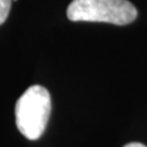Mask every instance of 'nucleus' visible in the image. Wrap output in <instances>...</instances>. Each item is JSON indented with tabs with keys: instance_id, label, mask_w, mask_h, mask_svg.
<instances>
[{
	"instance_id": "f257e3e1",
	"label": "nucleus",
	"mask_w": 147,
	"mask_h": 147,
	"mask_svg": "<svg viewBox=\"0 0 147 147\" xmlns=\"http://www.w3.org/2000/svg\"><path fill=\"white\" fill-rule=\"evenodd\" d=\"M52 100L47 88L34 85L25 91L15 107L16 126L28 140H37L43 135L49 120Z\"/></svg>"
},
{
	"instance_id": "7ed1b4c3",
	"label": "nucleus",
	"mask_w": 147,
	"mask_h": 147,
	"mask_svg": "<svg viewBox=\"0 0 147 147\" xmlns=\"http://www.w3.org/2000/svg\"><path fill=\"white\" fill-rule=\"evenodd\" d=\"M12 0H0V25H3L9 16Z\"/></svg>"
},
{
	"instance_id": "f03ea898",
	"label": "nucleus",
	"mask_w": 147,
	"mask_h": 147,
	"mask_svg": "<svg viewBox=\"0 0 147 147\" xmlns=\"http://www.w3.org/2000/svg\"><path fill=\"white\" fill-rule=\"evenodd\" d=\"M66 15L71 21L107 22L124 26L137 17V10L127 0H72Z\"/></svg>"
},
{
	"instance_id": "20e7f679",
	"label": "nucleus",
	"mask_w": 147,
	"mask_h": 147,
	"mask_svg": "<svg viewBox=\"0 0 147 147\" xmlns=\"http://www.w3.org/2000/svg\"><path fill=\"white\" fill-rule=\"evenodd\" d=\"M124 147H146V146L140 144V142H131V144H127V145H125Z\"/></svg>"
}]
</instances>
